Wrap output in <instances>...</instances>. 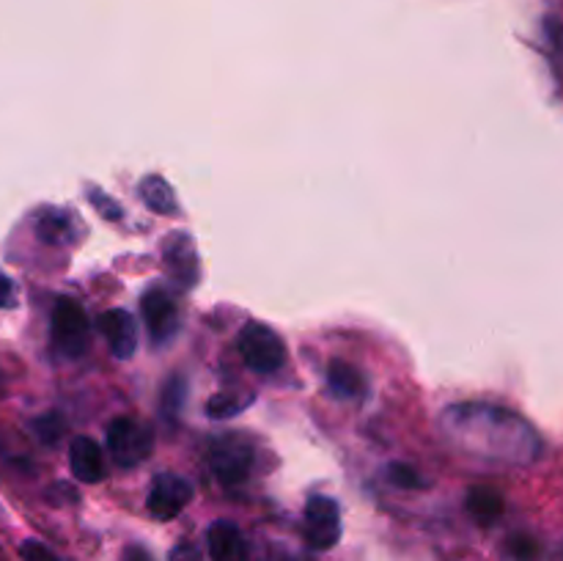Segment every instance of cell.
<instances>
[{"label":"cell","mask_w":563,"mask_h":561,"mask_svg":"<svg viewBox=\"0 0 563 561\" xmlns=\"http://www.w3.org/2000/svg\"><path fill=\"white\" fill-rule=\"evenodd\" d=\"M443 429L465 449L478 451L487 460L533 462L542 454V440L528 421L511 410L489 405L449 407Z\"/></svg>","instance_id":"obj_1"},{"label":"cell","mask_w":563,"mask_h":561,"mask_svg":"<svg viewBox=\"0 0 563 561\" xmlns=\"http://www.w3.org/2000/svg\"><path fill=\"white\" fill-rule=\"evenodd\" d=\"M236 346H240V355L245 361V366L258 374L278 372L286 361L284 341H280V336L269 324L247 322L242 328L240 339H236Z\"/></svg>","instance_id":"obj_2"},{"label":"cell","mask_w":563,"mask_h":561,"mask_svg":"<svg viewBox=\"0 0 563 561\" xmlns=\"http://www.w3.org/2000/svg\"><path fill=\"white\" fill-rule=\"evenodd\" d=\"M53 346L64 358H80L88 350V341H91V324H88L86 311L77 300L71 297H60L53 308Z\"/></svg>","instance_id":"obj_3"},{"label":"cell","mask_w":563,"mask_h":561,"mask_svg":"<svg viewBox=\"0 0 563 561\" xmlns=\"http://www.w3.org/2000/svg\"><path fill=\"white\" fill-rule=\"evenodd\" d=\"M108 451L121 468L141 465L154 451V435L135 418H115L108 427Z\"/></svg>","instance_id":"obj_4"},{"label":"cell","mask_w":563,"mask_h":561,"mask_svg":"<svg viewBox=\"0 0 563 561\" xmlns=\"http://www.w3.org/2000/svg\"><path fill=\"white\" fill-rule=\"evenodd\" d=\"M209 468L223 484L245 482L253 468V446L236 432L223 435L209 449Z\"/></svg>","instance_id":"obj_5"},{"label":"cell","mask_w":563,"mask_h":561,"mask_svg":"<svg viewBox=\"0 0 563 561\" xmlns=\"http://www.w3.org/2000/svg\"><path fill=\"white\" fill-rule=\"evenodd\" d=\"M306 539L311 548L330 550L341 539L339 504L328 495H313L306 506Z\"/></svg>","instance_id":"obj_6"},{"label":"cell","mask_w":563,"mask_h":561,"mask_svg":"<svg viewBox=\"0 0 563 561\" xmlns=\"http://www.w3.org/2000/svg\"><path fill=\"white\" fill-rule=\"evenodd\" d=\"M190 501L192 487L187 479L176 476V473H159L148 490L146 506L157 520H174Z\"/></svg>","instance_id":"obj_7"},{"label":"cell","mask_w":563,"mask_h":561,"mask_svg":"<svg viewBox=\"0 0 563 561\" xmlns=\"http://www.w3.org/2000/svg\"><path fill=\"white\" fill-rule=\"evenodd\" d=\"M141 311L148 336H152L157 344H165L168 339H174V333L179 330V308H176L174 297H170L168 292H146L141 302Z\"/></svg>","instance_id":"obj_8"},{"label":"cell","mask_w":563,"mask_h":561,"mask_svg":"<svg viewBox=\"0 0 563 561\" xmlns=\"http://www.w3.org/2000/svg\"><path fill=\"white\" fill-rule=\"evenodd\" d=\"M97 324L99 330H102L104 339H108L110 352H113L119 361H130V358L135 355L137 324L130 311H124V308H110V311L99 314Z\"/></svg>","instance_id":"obj_9"},{"label":"cell","mask_w":563,"mask_h":561,"mask_svg":"<svg viewBox=\"0 0 563 561\" xmlns=\"http://www.w3.org/2000/svg\"><path fill=\"white\" fill-rule=\"evenodd\" d=\"M163 262H165V270H168V273L174 275L181 286H185V289L187 286L196 284L198 253H196V248H192L190 237L181 234V231L168 234V240H165V245H163Z\"/></svg>","instance_id":"obj_10"},{"label":"cell","mask_w":563,"mask_h":561,"mask_svg":"<svg viewBox=\"0 0 563 561\" xmlns=\"http://www.w3.org/2000/svg\"><path fill=\"white\" fill-rule=\"evenodd\" d=\"M69 468H71V473H75V479H80V482H86V484L102 482L104 479V454H102V449H99L97 440L86 438V435H80V438L71 440Z\"/></svg>","instance_id":"obj_11"},{"label":"cell","mask_w":563,"mask_h":561,"mask_svg":"<svg viewBox=\"0 0 563 561\" xmlns=\"http://www.w3.org/2000/svg\"><path fill=\"white\" fill-rule=\"evenodd\" d=\"M207 544L214 561H247V542L234 522H212L207 531Z\"/></svg>","instance_id":"obj_12"},{"label":"cell","mask_w":563,"mask_h":561,"mask_svg":"<svg viewBox=\"0 0 563 561\" xmlns=\"http://www.w3.org/2000/svg\"><path fill=\"white\" fill-rule=\"evenodd\" d=\"M328 385L333 391V396H339V399H357V396L366 394V380H363V374L346 361H339V358L330 361Z\"/></svg>","instance_id":"obj_13"},{"label":"cell","mask_w":563,"mask_h":561,"mask_svg":"<svg viewBox=\"0 0 563 561\" xmlns=\"http://www.w3.org/2000/svg\"><path fill=\"white\" fill-rule=\"evenodd\" d=\"M504 495L495 487H473L471 493H467V512H471L478 522H484V526L498 520V517L504 515Z\"/></svg>","instance_id":"obj_14"},{"label":"cell","mask_w":563,"mask_h":561,"mask_svg":"<svg viewBox=\"0 0 563 561\" xmlns=\"http://www.w3.org/2000/svg\"><path fill=\"white\" fill-rule=\"evenodd\" d=\"M141 198L143 204L157 215H174L176 209H179L174 190H170V185L163 176H146V179L141 182Z\"/></svg>","instance_id":"obj_15"},{"label":"cell","mask_w":563,"mask_h":561,"mask_svg":"<svg viewBox=\"0 0 563 561\" xmlns=\"http://www.w3.org/2000/svg\"><path fill=\"white\" fill-rule=\"evenodd\" d=\"M36 234L49 245H64L71 240V218L58 209H44L36 218Z\"/></svg>","instance_id":"obj_16"},{"label":"cell","mask_w":563,"mask_h":561,"mask_svg":"<svg viewBox=\"0 0 563 561\" xmlns=\"http://www.w3.org/2000/svg\"><path fill=\"white\" fill-rule=\"evenodd\" d=\"M253 402V396H240V394H214L212 399L207 402V413L209 418H231L236 416L240 410H245L247 405Z\"/></svg>","instance_id":"obj_17"},{"label":"cell","mask_w":563,"mask_h":561,"mask_svg":"<svg viewBox=\"0 0 563 561\" xmlns=\"http://www.w3.org/2000/svg\"><path fill=\"white\" fill-rule=\"evenodd\" d=\"M20 553H22V559H25V561H60L58 556H55L53 550L47 548V544L33 542V539H27V542H22Z\"/></svg>","instance_id":"obj_18"},{"label":"cell","mask_w":563,"mask_h":561,"mask_svg":"<svg viewBox=\"0 0 563 561\" xmlns=\"http://www.w3.org/2000/svg\"><path fill=\"white\" fill-rule=\"evenodd\" d=\"M33 427H36L38 438H42L44 443H55V440H58V435H60V429H64V424H60L58 416H44V418H38Z\"/></svg>","instance_id":"obj_19"},{"label":"cell","mask_w":563,"mask_h":561,"mask_svg":"<svg viewBox=\"0 0 563 561\" xmlns=\"http://www.w3.org/2000/svg\"><path fill=\"white\" fill-rule=\"evenodd\" d=\"M91 204L99 209V212H102V218H108V220L121 218V207L113 201V198H104V193L91 190Z\"/></svg>","instance_id":"obj_20"},{"label":"cell","mask_w":563,"mask_h":561,"mask_svg":"<svg viewBox=\"0 0 563 561\" xmlns=\"http://www.w3.org/2000/svg\"><path fill=\"white\" fill-rule=\"evenodd\" d=\"M185 396V380L181 377H174L168 383V388H165V413L170 416V410H179V399Z\"/></svg>","instance_id":"obj_21"},{"label":"cell","mask_w":563,"mask_h":561,"mask_svg":"<svg viewBox=\"0 0 563 561\" xmlns=\"http://www.w3.org/2000/svg\"><path fill=\"white\" fill-rule=\"evenodd\" d=\"M390 482H396L399 487H418L421 479H418V473L410 465H394L390 468Z\"/></svg>","instance_id":"obj_22"},{"label":"cell","mask_w":563,"mask_h":561,"mask_svg":"<svg viewBox=\"0 0 563 561\" xmlns=\"http://www.w3.org/2000/svg\"><path fill=\"white\" fill-rule=\"evenodd\" d=\"M170 561H203V556L192 542H179L170 550Z\"/></svg>","instance_id":"obj_23"},{"label":"cell","mask_w":563,"mask_h":561,"mask_svg":"<svg viewBox=\"0 0 563 561\" xmlns=\"http://www.w3.org/2000/svg\"><path fill=\"white\" fill-rule=\"evenodd\" d=\"M16 302V289L14 280L5 273H0V308H11Z\"/></svg>","instance_id":"obj_24"},{"label":"cell","mask_w":563,"mask_h":561,"mask_svg":"<svg viewBox=\"0 0 563 561\" xmlns=\"http://www.w3.org/2000/svg\"><path fill=\"white\" fill-rule=\"evenodd\" d=\"M511 550H515L520 561H531L533 556H537V542L528 537H517L515 542H511Z\"/></svg>","instance_id":"obj_25"},{"label":"cell","mask_w":563,"mask_h":561,"mask_svg":"<svg viewBox=\"0 0 563 561\" xmlns=\"http://www.w3.org/2000/svg\"><path fill=\"white\" fill-rule=\"evenodd\" d=\"M124 561H152V556H148L143 548H130L124 553Z\"/></svg>","instance_id":"obj_26"}]
</instances>
